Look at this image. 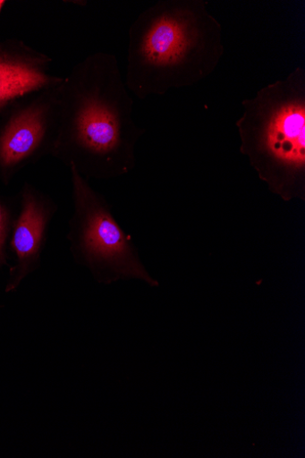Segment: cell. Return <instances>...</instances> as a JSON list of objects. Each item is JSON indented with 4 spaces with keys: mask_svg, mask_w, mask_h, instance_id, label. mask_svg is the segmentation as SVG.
<instances>
[{
    "mask_svg": "<svg viewBox=\"0 0 305 458\" xmlns=\"http://www.w3.org/2000/svg\"><path fill=\"white\" fill-rule=\"evenodd\" d=\"M240 152L284 201L305 200V70L260 89L241 103Z\"/></svg>",
    "mask_w": 305,
    "mask_h": 458,
    "instance_id": "3",
    "label": "cell"
},
{
    "mask_svg": "<svg viewBox=\"0 0 305 458\" xmlns=\"http://www.w3.org/2000/svg\"><path fill=\"white\" fill-rule=\"evenodd\" d=\"M115 55L96 53L79 62L56 89V134L51 156L86 180L132 173L146 133Z\"/></svg>",
    "mask_w": 305,
    "mask_h": 458,
    "instance_id": "1",
    "label": "cell"
},
{
    "mask_svg": "<svg viewBox=\"0 0 305 458\" xmlns=\"http://www.w3.org/2000/svg\"><path fill=\"white\" fill-rule=\"evenodd\" d=\"M57 88L38 93L37 99L13 114L0 131V174L8 176L30 160L52 154Z\"/></svg>",
    "mask_w": 305,
    "mask_h": 458,
    "instance_id": "5",
    "label": "cell"
},
{
    "mask_svg": "<svg viewBox=\"0 0 305 458\" xmlns=\"http://www.w3.org/2000/svg\"><path fill=\"white\" fill-rule=\"evenodd\" d=\"M5 2L4 0H0V12H2L3 7L4 6Z\"/></svg>",
    "mask_w": 305,
    "mask_h": 458,
    "instance_id": "9",
    "label": "cell"
},
{
    "mask_svg": "<svg viewBox=\"0 0 305 458\" xmlns=\"http://www.w3.org/2000/svg\"><path fill=\"white\" fill-rule=\"evenodd\" d=\"M53 60L27 52H12L0 47V109L28 95L57 88L64 77L51 72Z\"/></svg>",
    "mask_w": 305,
    "mask_h": 458,
    "instance_id": "7",
    "label": "cell"
},
{
    "mask_svg": "<svg viewBox=\"0 0 305 458\" xmlns=\"http://www.w3.org/2000/svg\"><path fill=\"white\" fill-rule=\"evenodd\" d=\"M69 169L72 214L66 237L75 260L101 283L133 278L157 286L141 262L132 236L120 226L106 197L74 168Z\"/></svg>",
    "mask_w": 305,
    "mask_h": 458,
    "instance_id": "4",
    "label": "cell"
},
{
    "mask_svg": "<svg viewBox=\"0 0 305 458\" xmlns=\"http://www.w3.org/2000/svg\"><path fill=\"white\" fill-rule=\"evenodd\" d=\"M58 210L49 196L30 188L24 191L21 211L13 228L12 247L19 263L13 288L38 266Z\"/></svg>",
    "mask_w": 305,
    "mask_h": 458,
    "instance_id": "6",
    "label": "cell"
},
{
    "mask_svg": "<svg viewBox=\"0 0 305 458\" xmlns=\"http://www.w3.org/2000/svg\"><path fill=\"white\" fill-rule=\"evenodd\" d=\"M225 52L223 26L205 0H159L129 28L125 86L142 100L196 86Z\"/></svg>",
    "mask_w": 305,
    "mask_h": 458,
    "instance_id": "2",
    "label": "cell"
},
{
    "mask_svg": "<svg viewBox=\"0 0 305 458\" xmlns=\"http://www.w3.org/2000/svg\"><path fill=\"white\" fill-rule=\"evenodd\" d=\"M11 216L7 208L0 202V264L5 263V246L11 231Z\"/></svg>",
    "mask_w": 305,
    "mask_h": 458,
    "instance_id": "8",
    "label": "cell"
}]
</instances>
